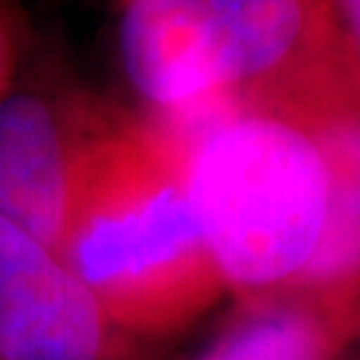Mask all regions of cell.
Here are the masks:
<instances>
[{"mask_svg": "<svg viewBox=\"0 0 360 360\" xmlns=\"http://www.w3.org/2000/svg\"><path fill=\"white\" fill-rule=\"evenodd\" d=\"M120 59L166 136L296 110L347 72L326 0H126Z\"/></svg>", "mask_w": 360, "mask_h": 360, "instance_id": "cell-1", "label": "cell"}, {"mask_svg": "<svg viewBox=\"0 0 360 360\" xmlns=\"http://www.w3.org/2000/svg\"><path fill=\"white\" fill-rule=\"evenodd\" d=\"M59 257L110 323L160 328L190 315L219 278L181 179L179 155L153 123L89 131Z\"/></svg>", "mask_w": 360, "mask_h": 360, "instance_id": "cell-2", "label": "cell"}, {"mask_svg": "<svg viewBox=\"0 0 360 360\" xmlns=\"http://www.w3.org/2000/svg\"><path fill=\"white\" fill-rule=\"evenodd\" d=\"M166 139L219 283L254 302L294 291L328 208V171L307 123L291 110H232Z\"/></svg>", "mask_w": 360, "mask_h": 360, "instance_id": "cell-3", "label": "cell"}, {"mask_svg": "<svg viewBox=\"0 0 360 360\" xmlns=\"http://www.w3.org/2000/svg\"><path fill=\"white\" fill-rule=\"evenodd\" d=\"M110 326L65 259L0 219V360H104Z\"/></svg>", "mask_w": 360, "mask_h": 360, "instance_id": "cell-4", "label": "cell"}, {"mask_svg": "<svg viewBox=\"0 0 360 360\" xmlns=\"http://www.w3.org/2000/svg\"><path fill=\"white\" fill-rule=\"evenodd\" d=\"M86 134L38 94L0 99V219L59 254Z\"/></svg>", "mask_w": 360, "mask_h": 360, "instance_id": "cell-5", "label": "cell"}, {"mask_svg": "<svg viewBox=\"0 0 360 360\" xmlns=\"http://www.w3.org/2000/svg\"><path fill=\"white\" fill-rule=\"evenodd\" d=\"M291 112L309 126L328 171L321 243L294 291L307 307L334 309L360 294V89L347 70Z\"/></svg>", "mask_w": 360, "mask_h": 360, "instance_id": "cell-6", "label": "cell"}, {"mask_svg": "<svg viewBox=\"0 0 360 360\" xmlns=\"http://www.w3.org/2000/svg\"><path fill=\"white\" fill-rule=\"evenodd\" d=\"M200 360H331V328L302 302H254Z\"/></svg>", "mask_w": 360, "mask_h": 360, "instance_id": "cell-7", "label": "cell"}, {"mask_svg": "<svg viewBox=\"0 0 360 360\" xmlns=\"http://www.w3.org/2000/svg\"><path fill=\"white\" fill-rule=\"evenodd\" d=\"M339 49L349 75L360 89V0H326Z\"/></svg>", "mask_w": 360, "mask_h": 360, "instance_id": "cell-8", "label": "cell"}, {"mask_svg": "<svg viewBox=\"0 0 360 360\" xmlns=\"http://www.w3.org/2000/svg\"><path fill=\"white\" fill-rule=\"evenodd\" d=\"M13 72V35H11V19L8 11L0 0V99L8 94V80Z\"/></svg>", "mask_w": 360, "mask_h": 360, "instance_id": "cell-9", "label": "cell"}]
</instances>
